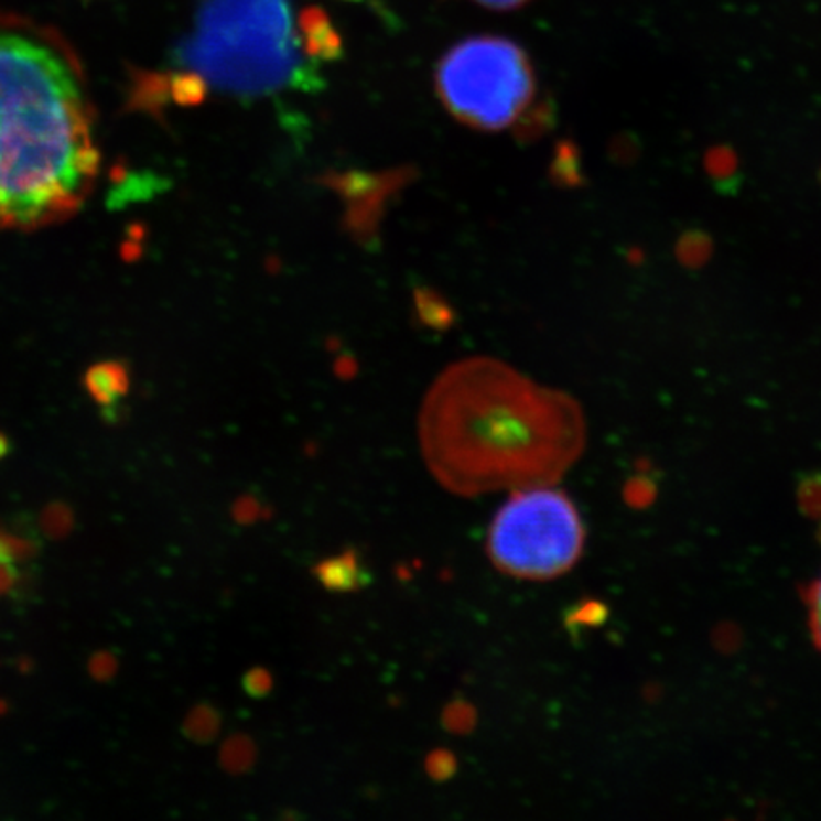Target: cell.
<instances>
[{
  "label": "cell",
  "instance_id": "3957f363",
  "mask_svg": "<svg viewBox=\"0 0 821 821\" xmlns=\"http://www.w3.org/2000/svg\"><path fill=\"white\" fill-rule=\"evenodd\" d=\"M337 46L327 18L293 0H206L183 57L217 90L267 96L306 86Z\"/></svg>",
  "mask_w": 821,
  "mask_h": 821
},
{
  "label": "cell",
  "instance_id": "8992f818",
  "mask_svg": "<svg viewBox=\"0 0 821 821\" xmlns=\"http://www.w3.org/2000/svg\"><path fill=\"white\" fill-rule=\"evenodd\" d=\"M317 579L322 580L324 586L330 590H356L364 584V573L359 569L358 561L354 553H345L337 560L324 561L316 569Z\"/></svg>",
  "mask_w": 821,
  "mask_h": 821
},
{
  "label": "cell",
  "instance_id": "52a82bcc",
  "mask_svg": "<svg viewBox=\"0 0 821 821\" xmlns=\"http://www.w3.org/2000/svg\"><path fill=\"white\" fill-rule=\"evenodd\" d=\"M707 170H710L719 193H738L739 185H742V173H739L738 164H736L731 151L717 149V151L711 152L710 159H707Z\"/></svg>",
  "mask_w": 821,
  "mask_h": 821
},
{
  "label": "cell",
  "instance_id": "7a4b0ae2",
  "mask_svg": "<svg viewBox=\"0 0 821 821\" xmlns=\"http://www.w3.org/2000/svg\"><path fill=\"white\" fill-rule=\"evenodd\" d=\"M419 440L430 474L458 497L560 484L586 445L566 393L493 358L447 367L430 388Z\"/></svg>",
  "mask_w": 821,
  "mask_h": 821
},
{
  "label": "cell",
  "instance_id": "277c9868",
  "mask_svg": "<svg viewBox=\"0 0 821 821\" xmlns=\"http://www.w3.org/2000/svg\"><path fill=\"white\" fill-rule=\"evenodd\" d=\"M586 527L573 500L553 485L511 490L487 537V553L500 573L519 580L558 579L584 552Z\"/></svg>",
  "mask_w": 821,
  "mask_h": 821
},
{
  "label": "cell",
  "instance_id": "8fae6325",
  "mask_svg": "<svg viewBox=\"0 0 821 821\" xmlns=\"http://www.w3.org/2000/svg\"><path fill=\"white\" fill-rule=\"evenodd\" d=\"M8 451V443L4 442V437H0V456L4 455Z\"/></svg>",
  "mask_w": 821,
  "mask_h": 821
},
{
  "label": "cell",
  "instance_id": "6da1fadb",
  "mask_svg": "<svg viewBox=\"0 0 821 821\" xmlns=\"http://www.w3.org/2000/svg\"><path fill=\"white\" fill-rule=\"evenodd\" d=\"M99 170L83 60L56 29L0 10V233L69 219L90 198Z\"/></svg>",
  "mask_w": 821,
  "mask_h": 821
},
{
  "label": "cell",
  "instance_id": "ba28073f",
  "mask_svg": "<svg viewBox=\"0 0 821 821\" xmlns=\"http://www.w3.org/2000/svg\"><path fill=\"white\" fill-rule=\"evenodd\" d=\"M804 607H807L808 629L812 635L815 649L821 652V574L804 587Z\"/></svg>",
  "mask_w": 821,
  "mask_h": 821
},
{
  "label": "cell",
  "instance_id": "30bf717a",
  "mask_svg": "<svg viewBox=\"0 0 821 821\" xmlns=\"http://www.w3.org/2000/svg\"><path fill=\"white\" fill-rule=\"evenodd\" d=\"M476 2L487 8H495V10H511V8L521 7L529 0H476Z\"/></svg>",
  "mask_w": 821,
  "mask_h": 821
},
{
  "label": "cell",
  "instance_id": "5b68a950",
  "mask_svg": "<svg viewBox=\"0 0 821 821\" xmlns=\"http://www.w3.org/2000/svg\"><path fill=\"white\" fill-rule=\"evenodd\" d=\"M435 83L449 112L479 130L508 128L534 97L529 57L500 36L458 42L442 57Z\"/></svg>",
  "mask_w": 821,
  "mask_h": 821
},
{
  "label": "cell",
  "instance_id": "9c48e42d",
  "mask_svg": "<svg viewBox=\"0 0 821 821\" xmlns=\"http://www.w3.org/2000/svg\"><path fill=\"white\" fill-rule=\"evenodd\" d=\"M120 375H112V369H107V377H99L97 371L91 374V390L97 393V398L109 401L117 398L118 390H120Z\"/></svg>",
  "mask_w": 821,
  "mask_h": 821
}]
</instances>
